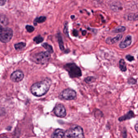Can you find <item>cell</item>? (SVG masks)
Instances as JSON below:
<instances>
[{"label":"cell","mask_w":138,"mask_h":138,"mask_svg":"<svg viewBox=\"0 0 138 138\" xmlns=\"http://www.w3.org/2000/svg\"><path fill=\"white\" fill-rule=\"evenodd\" d=\"M51 84V80L46 79L41 82L33 84L31 87V92L36 96H41L47 93Z\"/></svg>","instance_id":"cell-1"},{"label":"cell","mask_w":138,"mask_h":138,"mask_svg":"<svg viewBox=\"0 0 138 138\" xmlns=\"http://www.w3.org/2000/svg\"><path fill=\"white\" fill-rule=\"evenodd\" d=\"M83 128L78 125H73L66 130L64 138H84Z\"/></svg>","instance_id":"cell-2"},{"label":"cell","mask_w":138,"mask_h":138,"mask_svg":"<svg viewBox=\"0 0 138 138\" xmlns=\"http://www.w3.org/2000/svg\"><path fill=\"white\" fill-rule=\"evenodd\" d=\"M64 68L69 73L71 78H78L82 75L81 70L75 63H67L64 66Z\"/></svg>","instance_id":"cell-3"},{"label":"cell","mask_w":138,"mask_h":138,"mask_svg":"<svg viewBox=\"0 0 138 138\" xmlns=\"http://www.w3.org/2000/svg\"><path fill=\"white\" fill-rule=\"evenodd\" d=\"M51 53L48 51H43L33 56V61L37 64H44L49 62Z\"/></svg>","instance_id":"cell-4"},{"label":"cell","mask_w":138,"mask_h":138,"mask_svg":"<svg viewBox=\"0 0 138 138\" xmlns=\"http://www.w3.org/2000/svg\"><path fill=\"white\" fill-rule=\"evenodd\" d=\"M13 36V31L11 28H3L0 26V40L3 43H7L10 42Z\"/></svg>","instance_id":"cell-5"},{"label":"cell","mask_w":138,"mask_h":138,"mask_svg":"<svg viewBox=\"0 0 138 138\" xmlns=\"http://www.w3.org/2000/svg\"><path fill=\"white\" fill-rule=\"evenodd\" d=\"M77 93L73 90L67 88L63 90L61 93V96L63 99L66 100H72L76 98Z\"/></svg>","instance_id":"cell-6"},{"label":"cell","mask_w":138,"mask_h":138,"mask_svg":"<svg viewBox=\"0 0 138 138\" xmlns=\"http://www.w3.org/2000/svg\"><path fill=\"white\" fill-rule=\"evenodd\" d=\"M24 78V74L22 71L20 70L14 71L12 73L10 77V79L14 82H19L23 80Z\"/></svg>","instance_id":"cell-7"},{"label":"cell","mask_w":138,"mask_h":138,"mask_svg":"<svg viewBox=\"0 0 138 138\" xmlns=\"http://www.w3.org/2000/svg\"><path fill=\"white\" fill-rule=\"evenodd\" d=\"M54 113L55 115L60 117H64L66 115L65 108L62 104L57 105L55 107Z\"/></svg>","instance_id":"cell-8"},{"label":"cell","mask_w":138,"mask_h":138,"mask_svg":"<svg viewBox=\"0 0 138 138\" xmlns=\"http://www.w3.org/2000/svg\"><path fill=\"white\" fill-rule=\"evenodd\" d=\"M132 41V40L131 36L130 35H128L126 37L124 40L122 42L120 43V45H119L120 48H122V49L126 48L131 45Z\"/></svg>","instance_id":"cell-9"},{"label":"cell","mask_w":138,"mask_h":138,"mask_svg":"<svg viewBox=\"0 0 138 138\" xmlns=\"http://www.w3.org/2000/svg\"><path fill=\"white\" fill-rule=\"evenodd\" d=\"M65 131L61 129L55 130L51 135L52 138H63L64 137Z\"/></svg>","instance_id":"cell-10"},{"label":"cell","mask_w":138,"mask_h":138,"mask_svg":"<svg viewBox=\"0 0 138 138\" xmlns=\"http://www.w3.org/2000/svg\"><path fill=\"white\" fill-rule=\"evenodd\" d=\"M122 38V35L120 34V35H117L116 37L114 38L109 37L107 38V39L106 40V42L109 44H113L120 40Z\"/></svg>","instance_id":"cell-11"},{"label":"cell","mask_w":138,"mask_h":138,"mask_svg":"<svg viewBox=\"0 0 138 138\" xmlns=\"http://www.w3.org/2000/svg\"><path fill=\"white\" fill-rule=\"evenodd\" d=\"M134 116L135 114L133 112V111H130L126 115L120 117L119 119V120L120 121H123L127 120H129L134 117Z\"/></svg>","instance_id":"cell-12"},{"label":"cell","mask_w":138,"mask_h":138,"mask_svg":"<svg viewBox=\"0 0 138 138\" xmlns=\"http://www.w3.org/2000/svg\"><path fill=\"white\" fill-rule=\"evenodd\" d=\"M46 20V17L44 16H41L39 17H37L35 19L34 21V24L35 26H37V24H41L45 22Z\"/></svg>","instance_id":"cell-13"},{"label":"cell","mask_w":138,"mask_h":138,"mask_svg":"<svg viewBox=\"0 0 138 138\" xmlns=\"http://www.w3.org/2000/svg\"><path fill=\"white\" fill-rule=\"evenodd\" d=\"M9 22L7 17L4 15H0V26H6L8 24Z\"/></svg>","instance_id":"cell-14"},{"label":"cell","mask_w":138,"mask_h":138,"mask_svg":"<svg viewBox=\"0 0 138 138\" xmlns=\"http://www.w3.org/2000/svg\"><path fill=\"white\" fill-rule=\"evenodd\" d=\"M57 37H58V42L59 46L60 49L62 51H64V43H63L62 37L60 33L58 34Z\"/></svg>","instance_id":"cell-15"},{"label":"cell","mask_w":138,"mask_h":138,"mask_svg":"<svg viewBox=\"0 0 138 138\" xmlns=\"http://www.w3.org/2000/svg\"><path fill=\"white\" fill-rule=\"evenodd\" d=\"M26 46V44L24 42H20L14 45V47L17 50H21L24 48Z\"/></svg>","instance_id":"cell-16"},{"label":"cell","mask_w":138,"mask_h":138,"mask_svg":"<svg viewBox=\"0 0 138 138\" xmlns=\"http://www.w3.org/2000/svg\"><path fill=\"white\" fill-rule=\"evenodd\" d=\"M43 47L47 50V51H48L49 53H52L53 52V49L51 45H49L47 43H44L42 45Z\"/></svg>","instance_id":"cell-17"},{"label":"cell","mask_w":138,"mask_h":138,"mask_svg":"<svg viewBox=\"0 0 138 138\" xmlns=\"http://www.w3.org/2000/svg\"><path fill=\"white\" fill-rule=\"evenodd\" d=\"M119 65H120V68L121 71L123 72H125L126 71V62L124 61V60L121 59L119 62Z\"/></svg>","instance_id":"cell-18"},{"label":"cell","mask_w":138,"mask_h":138,"mask_svg":"<svg viewBox=\"0 0 138 138\" xmlns=\"http://www.w3.org/2000/svg\"><path fill=\"white\" fill-rule=\"evenodd\" d=\"M33 41H34V42L36 43V44H39L43 42L44 41V39L41 35H38L34 38Z\"/></svg>","instance_id":"cell-19"},{"label":"cell","mask_w":138,"mask_h":138,"mask_svg":"<svg viewBox=\"0 0 138 138\" xmlns=\"http://www.w3.org/2000/svg\"><path fill=\"white\" fill-rule=\"evenodd\" d=\"M126 30V28L124 26H119L117 27L113 31L114 33H120L124 32Z\"/></svg>","instance_id":"cell-20"},{"label":"cell","mask_w":138,"mask_h":138,"mask_svg":"<svg viewBox=\"0 0 138 138\" xmlns=\"http://www.w3.org/2000/svg\"><path fill=\"white\" fill-rule=\"evenodd\" d=\"M67 22H64V33L66 35L67 37L69 36V31H68V25Z\"/></svg>","instance_id":"cell-21"},{"label":"cell","mask_w":138,"mask_h":138,"mask_svg":"<svg viewBox=\"0 0 138 138\" xmlns=\"http://www.w3.org/2000/svg\"><path fill=\"white\" fill-rule=\"evenodd\" d=\"M26 29L28 33H31L34 31L35 28L31 25H27L26 26Z\"/></svg>","instance_id":"cell-22"},{"label":"cell","mask_w":138,"mask_h":138,"mask_svg":"<svg viewBox=\"0 0 138 138\" xmlns=\"http://www.w3.org/2000/svg\"><path fill=\"white\" fill-rule=\"evenodd\" d=\"M95 80V79L93 77H88L85 79V81L86 83H90L94 82Z\"/></svg>","instance_id":"cell-23"},{"label":"cell","mask_w":138,"mask_h":138,"mask_svg":"<svg viewBox=\"0 0 138 138\" xmlns=\"http://www.w3.org/2000/svg\"><path fill=\"white\" fill-rule=\"evenodd\" d=\"M126 58L128 60L130 61V62H131V61H133V60H134V57L132 56V55H126Z\"/></svg>","instance_id":"cell-24"},{"label":"cell","mask_w":138,"mask_h":138,"mask_svg":"<svg viewBox=\"0 0 138 138\" xmlns=\"http://www.w3.org/2000/svg\"><path fill=\"white\" fill-rule=\"evenodd\" d=\"M136 80L133 78H131L128 80V82L129 84H136Z\"/></svg>","instance_id":"cell-25"},{"label":"cell","mask_w":138,"mask_h":138,"mask_svg":"<svg viewBox=\"0 0 138 138\" xmlns=\"http://www.w3.org/2000/svg\"><path fill=\"white\" fill-rule=\"evenodd\" d=\"M7 0H0V5L1 6L4 5Z\"/></svg>","instance_id":"cell-26"},{"label":"cell","mask_w":138,"mask_h":138,"mask_svg":"<svg viewBox=\"0 0 138 138\" xmlns=\"http://www.w3.org/2000/svg\"><path fill=\"white\" fill-rule=\"evenodd\" d=\"M73 34L74 36H75V37H77L78 35V32H77V31L75 30H74L73 31Z\"/></svg>","instance_id":"cell-27"},{"label":"cell","mask_w":138,"mask_h":138,"mask_svg":"<svg viewBox=\"0 0 138 138\" xmlns=\"http://www.w3.org/2000/svg\"><path fill=\"white\" fill-rule=\"evenodd\" d=\"M135 129L136 130V131H137V133H138V124H136L135 126Z\"/></svg>","instance_id":"cell-28"}]
</instances>
